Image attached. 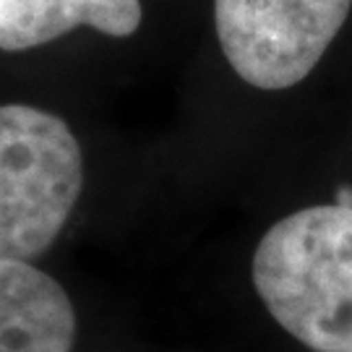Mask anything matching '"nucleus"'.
Here are the masks:
<instances>
[{
  "mask_svg": "<svg viewBox=\"0 0 352 352\" xmlns=\"http://www.w3.org/2000/svg\"><path fill=\"white\" fill-rule=\"evenodd\" d=\"M84 186V160L60 115L0 104V258L32 261L50 248Z\"/></svg>",
  "mask_w": 352,
  "mask_h": 352,
  "instance_id": "nucleus-2",
  "label": "nucleus"
},
{
  "mask_svg": "<svg viewBox=\"0 0 352 352\" xmlns=\"http://www.w3.org/2000/svg\"><path fill=\"white\" fill-rule=\"evenodd\" d=\"M266 311L314 352H352V206L287 214L253 253Z\"/></svg>",
  "mask_w": 352,
  "mask_h": 352,
  "instance_id": "nucleus-1",
  "label": "nucleus"
},
{
  "mask_svg": "<svg viewBox=\"0 0 352 352\" xmlns=\"http://www.w3.org/2000/svg\"><path fill=\"white\" fill-rule=\"evenodd\" d=\"M78 26L131 37L141 26V0H0V50L47 45Z\"/></svg>",
  "mask_w": 352,
  "mask_h": 352,
  "instance_id": "nucleus-5",
  "label": "nucleus"
},
{
  "mask_svg": "<svg viewBox=\"0 0 352 352\" xmlns=\"http://www.w3.org/2000/svg\"><path fill=\"white\" fill-rule=\"evenodd\" d=\"M76 311L58 279L0 258V352H71Z\"/></svg>",
  "mask_w": 352,
  "mask_h": 352,
  "instance_id": "nucleus-4",
  "label": "nucleus"
},
{
  "mask_svg": "<svg viewBox=\"0 0 352 352\" xmlns=\"http://www.w3.org/2000/svg\"><path fill=\"white\" fill-rule=\"evenodd\" d=\"M350 8L352 0H214V26L232 71L279 91L314 71Z\"/></svg>",
  "mask_w": 352,
  "mask_h": 352,
  "instance_id": "nucleus-3",
  "label": "nucleus"
}]
</instances>
